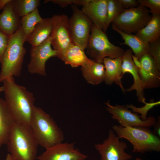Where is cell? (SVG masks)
<instances>
[{
  "label": "cell",
  "mask_w": 160,
  "mask_h": 160,
  "mask_svg": "<svg viewBox=\"0 0 160 160\" xmlns=\"http://www.w3.org/2000/svg\"><path fill=\"white\" fill-rule=\"evenodd\" d=\"M122 57L114 59L104 58L103 63L105 68L104 81L106 84L111 85L114 82L119 86L123 92L125 90L122 85L121 78L123 76L121 71Z\"/></svg>",
  "instance_id": "17"
},
{
  "label": "cell",
  "mask_w": 160,
  "mask_h": 160,
  "mask_svg": "<svg viewBox=\"0 0 160 160\" xmlns=\"http://www.w3.org/2000/svg\"><path fill=\"white\" fill-rule=\"evenodd\" d=\"M112 29L119 33L124 42L121 44L129 46L135 56L139 60L144 55L148 53V44H147L135 34H129L123 32L112 25Z\"/></svg>",
  "instance_id": "23"
},
{
  "label": "cell",
  "mask_w": 160,
  "mask_h": 160,
  "mask_svg": "<svg viewBox=\"0 0 160 160\" xmlns=\"http://www.w3.org/2000/svg\"><path fill=\"white\" fill-rule=\"evenodd\" d=\"M106 109L112 114L113 119L117 121L120 125L124 127H150L154 125L156 122L155 117L150 116L143 120L137 113H132L127 106L116 105H111L108 101L105 103Z\"/></svg>",
  "instance_id": "12"
},
{
  "label": "cell",
  "mask_w": 160,
  "mask_h": 160,
  "mask_svg": "<svg viewBox=\"0 0 160 160\" xmlns=\"http://www.w3.org/2000/svg\"><path fill=\"white\" fill-rule=\"evenodd\" d=\"M87 157L75 148L73 143L62 142L45 149L36 160H86Z\"/></svg>",
  "instance_id": "13"
},
{
  "label": "cell",
  "mask_w": 160,
  "mask_h": 160,
  "mask_svg": "<svg viewBox=\"0 0 160 160\" xmlns=\"http://www.w3.org/2000/svg\"><path fill=\"white\" fill-rule=\"evenodd\" d=\"M124 9H129L136 7L139 6L136 0H119Z\"/></svg>",
  "instance_id": "33"
},
{
  "label": "cell",
  "mask_w": 160,
  "mask_h": 160,
  "mask_svg": "<svg viewBox=\"0 0 160 160\" xmlns=\"http://www.w3.org/2000/svg\"><path fill=\"white\" fill-rule=\"evenodd\" d=\"M26 38L21 27L15 33L9 36L7 47L1 60L0 83L21 75L26 52L24 47Z\"/></svg>",
  "instance_id": "2"
},
{
  "label": "cell",
  "mask_w": 160,
  "mask_h": 160,
  "mask_svg": "<svg viewBox=\"0 0 160 160\" xmlns=\"http://www.w3.org/2000/svg\"><path fill=\"white\" fill-rule=\"evenodd\" d=\"M135 160H142V159L140 158H136Z\"/></svg>",
  "instance_id": "38"
},
{
  "label": "cell",
  "mask_w": 160,
  "mask_h": 160,
  "mask_svg": "<svg viewBox=\"0 0 160 160\" xmlns=\"http://www.w3.org/2000/svg\"><path fill=\"white\" fill-rule=\"evenodd\" d=\"M112 129L119 139L125 138L132 144L133 152L160 151L159 138L148 128L115 125Z\"/></svg>",
  "instance_id": "5"
},
{
  "label": "cell",
  "mask_w": 160,
  "mask_h": 160,
  "mask_svg": "<svg viewBox=\"0 0 160 160\" xmlns=\"http://www.w3.org/2000/svg\"><path fill=\"white\" fill-rule=\"evenodd\" d=\"M52 17L44 18L35 27L32 33L26 38L31 46L35 47L41 44L50 35L52 29Z\"/></svg>",
  "instance_id": "20"
},
{
  "label": "cell",
  "mask_w": 160,
  "mask_h": 160,
  "mask_svg": "<svg viewBox=\"0 0 160 160\" xmlns=\"http://www.w3.org/2000/svg\"><path fill=\"white\" fill-rule=\"evenodd\" d=\"M87 0H46L44 3L51 2L54 4H57L63 7H65L70 4H74L82 6Z\"/></svg>",
  "instance_id": "31"
},
{
  "label": "cell",
  "mask_w": 160,
  "mask_h": 160,
  "mask_svg": "<svg viewBox=\"0 0 160 160\" xmlns=\"http://www.w3.org/2000/svg\"><path fill=\"white\" fill-rule=\"evenodd\" d=\"M119 139L111 129L102 143L95 145L96 149L100 155V160H129L132 158L131 155L125 151L127 147L126 143Z\"/></svg>",
  "instance_id": "11"
},
{
  "label": "cell",
  "mask_w": 160,
  "mask_h": 160,
  "mask_svg": "<svg viewBox=\"0 0 160 160\" xmlns=\"http://www.w3.org/2000/svg\"><path fill=\"white\" fill-rule=\"evenodd\" d=\"M71 6L73 14L68 20L71 37L74 44L85 50L87 45L93 23L76 5L72 4Z\"/></svg>",
  "instance_id": "8"
},
{
  "label": "cell",
  "mask_w": 160,
  "mask_h": 160,
  "mask_svg": "<svg viewBox=\"0 0 160 160\" xmlns=\"http://www.w3.org/2000/svg\"><path fill=\"white\" fill-rule=\"evenodd\" d=\"M6 144L11 160H36L39 145L29 127L15 122Z\"/></svg>",
  "instance_id": "3"
},
{
  "label": "cell",
  "mask_w": 160,
  "mask_h": 160,
  "mask_svg": "<svg viewBox=\"0 0 160 160\" xmlns=\"http://www.w3.org/2000/svg\"><path fill=\"white\" fill-rule=\"evenodd\" d=\"M140 63L138 71L143 90L159 87L160 84V70L153 57L148 53L139 60Z\"/></svg>",
  "instance_id": "14"
},
{
  "label": "cell",
  "mask_w": 160,
  "mask_h": 160,
  "mask_svg": "<svg viewBox=\"0 0 160 160\" xmlns=\"http://www.w3.org/2000/svg\"><path fill=\"white\" fill-rule=\"evenodd\" d=\"M52 18L51 45L57 52V57L61 60L65 51L73 44L69 29L68 18L65 15H54Z\"/></svg>",
  "instance_id": "9"
},
{
  "label": "cell",
  "mask_w": 160,
  "mask_h": 160,
  "mask_svg": "<svg viewBox=\"0 0 160 160\" xmlns=\"http://www.w3.org/2000/svg\"><path fill=\"white\" fill-rule=\"evenodd\" d=\"M151 15L147 24L135 34L148 44L156 40L160 36V14Z\"/></svg>",
  "instance_id": "22"
},
{
  "label": "cell",
  "mask_w": 160,
  "mask_h": 160,
  "mask_svg": "<svg viewBox=\"0 0 160 160\" xmlns=\"http://www.w3.org/2000/svg\"><path fill=\"white\" fill-rule=\"evenodd\" d=\"M40 2L39 0H12L13 11L20 18L37 8Z\"/></svg>",
  "instance_id": "25"
},
{
  "label": "cell",
  "mask_w": 160,
  "mask_h": 160,
  "mask_svg": "<svg viewBox=\"0 0 160 160\" xmlns=\"http://www.w3.org/2000/svg\"><path fill=\"white\" fill-rule=\"evenodd\" d=\"M5 160H11L10 156L9 153L7 155Z\"/></svg>",
  "instance_id": "36"
},
{
  "label": "cell",
  "mask_w": 160,
  "mask_h": 160,
  "mask_svg": "<svg viewBox=\"0 0 160 160\" xmlns=\"http://www.w3.org/2000/svg\"><path fill=\"white\" fill-rule=\"evenodd\" d=\"M160 122L159 121L157 122V123H156V122L154 125H155L154 129V132H153L155 133H156L157 135L160 136Z\"/></svg>",
  "instance_id": "35"
},
{
  "label": "cell",
  "mask_w": 160,
  "mask_h": 160,
  "mask_svg": "<svg viewBox=\"0 0 160 160\" xmlns=\"http://www.w3.org/2000/svg\"><path fill=\"white\" fill-rule=\"evenodd\" d=\"M9 39V36L0 31V57L1 59L7 47Z\"/></svg>",
  "instance_id": "32"
},
{
  "label": "cell",
  "mask_w": 160,
  "mask_h": 160,
  "mask_svg": "<svg viewBox=\"0 0 160 160\" xmlns=\"http://www.w3.org/2000/svg\"><path fill=\"white\" fill-rule=\"evenodd\" d=\"M149 10L139 5L129 9H124L112 22V25L124 33H136L144 27L152 16Z\"/></svg>",
  "instance_id": "7"
},
{
  "label": "cell",
  "mask_w": 160,
  "mask_h": 160,
  "mask_svg": "<svg viewBox=\"0 0 160 160\" xmlns=\"http://www.w3.org/2000/svg\"><path fill=\"white\" fill-rule=\"evenodd\" d=\"M43 19L41 16L38 8L20 18L21 27L27 37L32 33L36 25Z\"/></svg>",
  "instance_id": "26"
},
{
  "label": "cell",
  "mask_w": 160,
  "mask_h": 160,
  "mask_svg": "<svg viewBox=\"0 0 160 160\" xmlns=\"http://www.w3.org/2000/svg\"><path fill=\"white\" fill-rule=\"evenodd\" d=\"M86 49L91 59L100 63H103L105 57H122L125 52L122 48L111 43L105 32L93 24Z\"/></svg>",
  "instance_id": "6"
},
{
  "label": "cell",
  "mask_w": 160,
  "mask_h": 160,
  "mask_svg": "<svg viewBox=\"0 0 160 160\" xmlns=\"http://www.w3.org/2000/svg\"><path fill=\"white\" fill-rule=\"evenodd\" d=\"M15 122L4 100L0 97V148L7 144Z\"/></svg>",
  "instance_id": "21"
},
{
  "label": "cell",
  "mask_w": 160,
  "mask_h": 160,
  "mask_svg": "<svg viewBox=\"0 0 160 160\" xmlns=\"http://www.w3.org/2000/svg\"><path fill=\"white\" fill-rule=\"evenodd\" d=\"M124 9L119 0H107L106 31L111 23Z\"/></svg>",
  "instance_id": "27"
},
{
  "label": "cell",
  "mask_w": 160,
  "mask_h": 160,
  "mask_svg": "<svg viewBox=\"0 0 160 160\" xmlns=\"http://www.w3.org/2000/svg\"><path fill=\"white\" fill-rule=\"evenodd\" d=\"M148 53L153 58L160 70V39L148 44Z\"/></svg>",
  "instance_id": "29"
},
{
  "label": "cell",
  "mask_w": 160,
  "mask_h": 160,
  "mask_svg": "<svg viewBox=\"0 0 160 160\" xmlns=\"http://www.w3.org/2000/svg\"><path fill=\"white\" fill-rule=\"evenodd\" d=\"M139 5L148 7L151 14H160V0H137Z\"/></svg>",
  "instance_id": "30"
},
{
  "label": "cell",
  "mask_w": 160,
  "mask_h": 160,
  "mask_svg": "<svg viewBox=\"0 0 160 160\" xmlns=\"http://www.w3.org/2000/svg\"><path fill=\"white\" fill-rule=\"evenodd\" d=\"M4 100L15 121L29 127L35 106L33 94L17 84L13 77L2 82Z\"/></svg>",
  "instance_id": "1"
},
{
  "label": "cell",
  "mask_w": 160,
  "mask_h": 160,
  "mask_svg": "<svg viewBox=\"0 0 160 160\" xmlns=\"http://www.w3.org/2000/svg\"><path fill=\"white\" fill-rule=\"evenodd\" d=\"M3 88L2 86L0 87V93L3 92Z\"/></svg>",
  "instance_id": "37"
},
{
  "label": "cell",
  "mask_w": 160,
  "mask_h": 160,
  "mask_svg": "<svg viewBox=\"0 0 160 160\" xmlns=\"http://www.w3.org/2000/svg\"><path fill=\"white\" fill-rule=\"evenodd\" d=\"M90 59L87 56L84 50L73 43L65 51L61 60L65 64L74 68L83 66Z\"/></svg>",
  "instance_id": "24"
},
{
  "label": "cell",
  "mask_w": 160,
  "mask_h": 160,
  "mask_svg": "<svg viewBox=\"0 0 160 160\" xmlns=\"http://www.w3.org/2000/svg\"><path fill=\"white\" fill-rule=\"evenodd\" d=\"M50 35L44 42L35 47H31L30 52V60L28 66V72L32 74L46 75V63L51 57H57V51L51 47Z\"/></svg>",
  "instance_id": "10"
},
{
  "label": "cell",
  "mask_w": 160,
  "mask_h": 160,
  "mask_svg": "<svg viewBox=\"0 0 160 160\" xmlns=\"http://www.w3.org/2000/svg\"><path fill=\"white\" fill-rule=\"evenodd\" d=\"M20 27V18L14 13L11 0L0 14V31L9 36L15 33Z\"/></svg>",
  "instance_id": "18"
},
{
  "label": "cell",
  "mask_w": 160,
  "mask_h": 160,
  "mask_svg": "<svg viewBox=\"0 0 160 160\" xmlns=\"http://www.w3.org/2000/svg\"><path fill=\"white\" fill-rule=\"evenodd\" d=\"M11 0H0V10H3Z\"/></svg>",
  "instance_id": "34"
},
{
  "label": "cell",
  "mask_w": 160,
  "mask_h": 160,
  "mask_svg": "<svg viewBox=\"0 0 160 160\" xmlns=\"http://www.w3.org/2000/svg\"><path fill=\"white\" fill-rule=\"evenodd\" d=\"M133 52L131 49H127L122 56L121 71L123 76L126 73H129L133 76L134 82L126 91L135 90L138 100L145 104L146 98L144 96L143 89L138 71V69L135 64L132 58Z\"/></svg>",
  "instance_id": "16"
},
{
  "label": "cell",
  "mask_w": 160,
  "mask_h": 160,
  "mask_svg": "<svg viewBox=\"0 0 160 160\" xmlns=\"http://www.w3.org/2000/svg\"><path fill=\"white\" fill-rule=\"evenodd\" d=\"M160 104V101L156 102H151L150 103H146L145 105L140 108H137L132 104L128 105L127 106L128 108H130L132 110V111L135 113H137L141 114L140 116L141 119L143 120H146L147 113L154 106L158 105Z\"/></svg>",
  "instance_id": "28"
},
{
  "label": "cell",
  "mask_w": 160,
  "mask_h": 160,
  "mask_svg": "<svg viewBox=\"0 0 160 160\" xmlns=\"http://www.w3.org/2000/svg\"><path fill=\"white\" fill-rule=\"evenodd\" d=\"M1 58L0 57V62H1Z\"/></svg>",
  "instance_id": "39"
},
{
  "label": "cell",
  "mask_w": 160,
  "mask_h": 160,
  "mask_svg": "<svg viewBox=\"0 0 160 160\" xmlns=\"http://www.w3.org/2000/svg\"><path fill=\"white\" fill-rule=\"evenodd\" d=\"M107 0H87L82 6L83 12L95 26L105 32Z\"/></svg>",
  "instance_id": "15"
},
{
  "label": "cell",
  "mask_w": 160,
  "mask_h": 160,
  "mask_svg": "<svg viewBox=\"0 0 160 160\" xmlns=\"http://www.w3.org/2000/svg\"><path fill=\"white\" fill-rule=\"evenodd\" d=\"M29 127L39 145L45 149L63 142V132L53 119L35 106Z\"/></svg>",
  "instance_id": "4"
},
{
  "label": "cell",
  "mask_w": 160,
  "mask_h": 160,
  "mask_svg": "<svg viewBox=\"0 0 160 160\" xmlns=\"http://www.w3.org/2000/svg\"><path fill=\"white\" fill-rule=\"evenodd\" d=\"M0 160H1L0 159Z\"/></svg>",
  "instance_id": "40"
},
{
  "label": "cell",
  "mask_w": 160,
  "mask_h": 160,
  "mask_svg": "<svg viewBox=\"0 0 160 160\" xmlns=\"http://www.w3.org/2000/svg\"><path fill=\"white\" fill-rule=\"evenodd\" d=\"M83 77L88 83L97 85L104 81L105 68L103 63L96 62L90 58L81 66Z\"/></svg>",
  "instance_id": "19"
}]
</instances>
